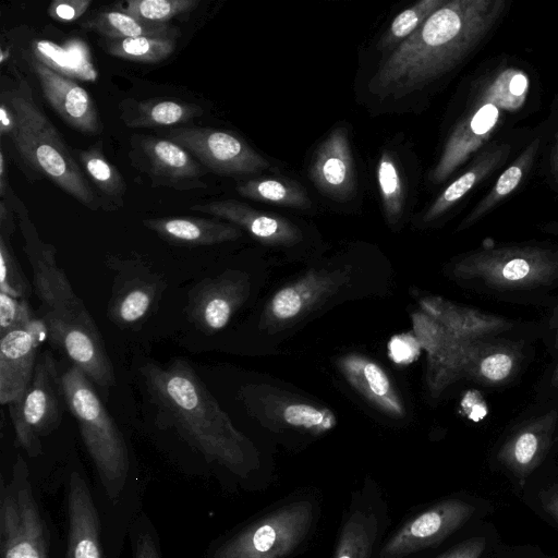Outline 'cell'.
<instances>
[{
  "label": "cell",
  "instance_id": "obj_1",
  "mask_svg": "<svg viewBox=\"0 0 558 558\" xmlns=\"http://www.w3.org/2000/svg\"><path fill=\"white\" fill-rule=\"evenodd\" d=\"M505 8V0L447 1L396 47L372 77L371 92L397 98L441 76L477 46Z\"/></svg>",
  "mask_w": 558,
  "mask_h": 558
},
{
  "label": "cell",
  "instance_id": "obj_2",
  "mask_svg": "<svg viewBox=\"0 0 558 558\" xmlns=\"http://www.w3.org/2000/svg\"><path fill=\"white\" fill-rule=\"evenodd\" d=\"M141 374L168 423L208 462H217L241 476L256 465L251 440L235 428L185 360L177 359L167 367L147 362Z\"/></svg>",
  "mask_w": 558,
  "mask_h": 558
},
{
  "label": "cell",
  "instance_id": "obj_3",
  "mask_svg": "<svg viewBox=\"0 0 558 558\" xmlns=\"http://www.w3.org/2000/svg\"><path fill=\"white\" fill-rule=\"evenodd\" d=\"M15 209L48 338L94 384L108 390L116 385V376L95 320L58 265L54 246L39 238L22 204Z\"/></svg>",
  "mask_w": 558,
  "mask_h": 558
},
{
  "label": "cell",
  "instance_id": "obj_4",
  "mask_svg": "<svg viewBox=\"0 0 558 558\" xmlns=\"http://www.w3.org/2000/svg\"><path fill=\"white\" fill-rule=\"evenodd\" d=\"M1 99L14 112L15 129L10 137L25 162L77 202L97 210L99 198L62 135L35 101L28 81L20 77L13 88L2 93Z\"/></svg>",
  "mask_w": 558,
  "mask_h": 558
},
{
  "label": "cell",
  "instance_id": "obj_5",
  "mask_svg": "<svg viewBox=\"0 0 558 558\" xmlns=\"http://www.w3.org/2000/svg\"><path fill=\"white\" fill-rule=\"evenodd\" d=\"M527 93L529 77L515 68L502 69L486 80L447 138L429 180L438 184L452 174L488 141L506 114L523 106Z\"/></svg>",
  "mask_w": 558,
  "mask_h": 558
},
{
  "label": "cell",
  "instance_id": "obj_6",
  "mask_svg": "<svg viewBox=\"0 0 558 558\" xmlns=\"http://www.w3.org/2000/svg\"><path fill=\"white\" fill-rule=\"evenodd\" d=\"M66 408L76 420L84 445L109 498L119 497L129 472V452L122 433L94 389L93 381L75 364L62 375Z\"/></svg>",
  "mask_w": 558,
  "mask_h": 558
},
{
  "label": "cell",
  "instance_id": "obj_7",
  "mask_svg": "<svg viewBox=\"0 0 558 558\" xmlns=\"http://www.w3.org/2000/svg\"><path fill=\"white\" fill-rule=\"evenodd\" d=\"M451 274L493 289H533L558 278V251L539 246L485 248L460 258Z\"/></svg>",
  "mask_w": 558,
  "mask_h": 558
},
{
  "label": "cell",
  "instance_id": "obj_8",
  "mask_svg": "<svg viewBox=\"0 0 558 558\" xmlns=\"http://www.w3.org/2000/svg\"><path fill=\"white\" fill-rule=\"evenodd\" d=\"M65 407L57 362L49 351H44L24 397L9 405L16 445L29 457L39 456L41 438L59 427Z\"/></svg>",
  "mask_w": 558,
  "mask_h": 558
},
{
  "label": "cell",
  "instance_id": "obj_9",
  "mask_svg": "<svg viewBox=\"0 0 558 558\" xmlns=\"http://www.w3.org/2000/svg\"><path fill=\"white\" fill-rule=\"evenodd\" d=\"M313 519L310 501L291 502L223 542L213 558H286L305 541Z\"/></svg>",
  "mask_w": 558,
  "mask_h": 558
},
{
  "label": "cell",
  "instance_id": "obj_10",
  "mask_svg": "<svg viewBox=\"0 0 558 558\" xmlns=\"http://www.w3.org/2000/svg\"><path fill=\"white\" fill-rule=\"evenodd\" d=\"M0 542L2 558H48L44 521L21 456L14 463L11 483L1 485Z\"/></svg>",
  "mask_w": 558,
  "mask_h": 558
},
{
  "label": "cell",
  "instance_id": "obj_11",
  "mask_svg": "<svg viewBox=\"0 0 558 558\" xmlns=\"http://www.w3.org/2000/svg\"><path fill=\"white\" fill-rule=\"evenodd\" d=\"M168 140L220 175H243L268 169L270 163L236 135L211 128H177Z\"/></svg>",
  "mask_w": 558,
  "mask_h": 558
},
{
  "label": "cell",
  "instance_id": "obj_12",
  "mask_svg": "<svg viewBox=\"0 0 558 558\" xmlns=\"http://www.w3.org/2000/svg\"><path fill=\"white\" fill-rule=\"evenodd\" d=\"M350 279L348 269H312L279 289L266 304L260 327L279 331L289 327L336 294Z\"/></svg>",
  "mask_w": 558,
  "mask_h": 558
},
{
  "label": "cell",
  "instance_id": "obj_13",
  "mask_svg": "<svg viewBox=\"0 0 558 558\" xmlns=\"http://www.w3.org/2000/svg\"><path fill=\"white\" fill-rule=\"evenodd\" d=\"M475 508L460 499H445L401 525L383 545L380 558H403L434 547L464 525Z\"/></svg>",
  "mask_w": 558,
  "mask_h": 558
},
{
  "label": "cell",
  "instance_id": "obj_14",
  "mask_svg": "<svg viewBox=\"0 0 558 558\" xmlns=\"http://www.w3.org/2000/svg\"><path fill=\"white\" fill-rule=\"evenodd\" d=\"M250 295V280L239 270H225L205 278L187 293L185 314L189 320L207 335L223 329Z\"/></svg>",
  "mask_w": 558,
  "mask_h": 558
},
{
  "label": "cell",
  "instance_id": "obj_15",
  "mask_svg": "<svg viewBox=\"0 0 558 558\" xmlns=\"http://www.w3.org/2000/svg\"><path fill=\"white\" fill-rule=\"evenodd\" d=\"M241 396L250 413L269 426L319 435L333 428L337 423L329 409L268 387H245Z\"/></svg>",
  "mask_w": 558,
  "mask_h": 558
},
{
  "label": "cell",
  "instance_id": "obj_16",
  "mask_svg": "<svg viewBox=\"0 0 558 558\" xmlns=\"http://www.w3.org/2000/svg\"><path fill=\"white\" fill-rule=\"evenodd\" d=\"M48 338L41 318L0 337V403L10 405L22 400L32 381L38 352Z\"/></svg>",
  "mask_w": 558,
  "mask_h": 558
},
{
  "label": "cell",
  "instance_id": "obj_17",
  "mask_svg": "<svg viewBox=\"0 0 558 558\" xmlns=\"http://www.w3.org/2000/svg\"><path fill=\"white\" fill-rule=\"evenodd\" d=\"M165 288L163 279L144 264L121 265L108 303L109 319L121 329L138 327L156 308Z\"/></svg>",
  "mask_w": 558,
  "mask_h": 558
},
{
  "label": "cell",
  "instance_id": "obj_18",
  "mask_svg": "<svg viewBox=\"0 0 558 558\" xmlns=\"http://www.w3.org/2000/svg\"><path fill=\"white\" fill-rule=\"evenodd\" d=\"M136 150L138 165L155 186L179 191L205 189L204 167L184 148L170 140L140 136Z\"/></svg>",
  "mask_w": 558,
  "mask_h": 558
},
{
  "label": "cell",
  "instance_id": "obj_19",
  "mask_svg": "<svg viewBox=\"0 0 558 558\" xmlns=\"http://www.w3.org/2000/svg\"><path fill=\"white\" fill-rule=\"evenodd\" d=\"M308 178L325 196L344 202L356 187L354 160L344 128L333 129L314 151Z\"/></svg>",
  "mask_w": 558,
  "mask_h": 558
},
{
  "label": "cell",
  "instance_id": "obj_20",
  "mask_svg": "<svg viewBox=\"0 0 558 558\" xmlns=\"http://www.w3.org/2000/svg\"><path fill=\"white\" fill-rule=\"evenodd\" d=\"M190 208L223 219L265 245L289 247L303 239L298 226L284 217L257 210L235 199L211 201Z\"/></svg>",
  "mask_w": 558,
  "mask_h": 558
},
{
  "label": "cell",
  "instance_id": "obj_21",
  "mask_svg": "<svg viewBox=\"0 0 558 558\" xmlns=\"http://www.w3.org/2000/svg\"><path fill=\"white\" fill-rule=\"evenodd\" d=\"M45 99L62 120L85 134H99L101 122L89 94L75 81L52 71L36 59L32 60Z\"/></svg>",
  "mask_w": 558,
  "mask_h": 558
},
{
  "label": "cell",
  "instance_id": "obj_22",
  "mask_svg": "<svg viewBox=\"0 0 558 558\" xmlns=\"http://www.w3.org/2000/svg\"><path fill=\"white\" fill-rule=\"evenodd\" d=\"M477 341L456 337L441 325L424 335L420 345L426 352V384L433 397L465 378Z\"/></svg>",
  "mask_w": 558,
  "mask_h": 558
},
{
  "label": "cell",
  "instance_id": "obj_23",
  "mask_svg": "<svg viewBox=\"0 0 558 558\" xmlns=\"http://www.w3.org/2000/svg\"><path fill=\"white\" fill-rule=\"evenodd\" d=\"M557 421L551 411L517 429L498 451V461L523 486L529 475L543 462L550 446Z\"/></svg>",
  "mask_w": 558,
  "mask_h": 558
},
{
  "label": "cell",
  "instance_id": "obj_24",
  "mask_svg": "<svg viewBox=\"0 0 558 558\" xmlns=\"http://www.w3.org/2000/svg\"><path fill=\"white\" fill-rule=\"evenodd\" d=\"M68 514L65 558H105L98 513L85 481L76 472L70 477Z\"/></svg>",
  "mask_w": 558,
  "mask_h": 558
},
{
  "label": "cell",
  "instance_id": "obj_25",
  "mask_svg": "<svg viewBox=\"0 0 558 558\" xmlns=\"http://www.w3.org/2000/svg\"><path fill=\"white\" fill-rule=\"evenodd\" d=\"M337 365L345 380L373 407L395 418L404 416V407L384 368L356 353L341 356Z\"/></svg>",
  "mask_w": 558,
  "mask_h": 558
},
{
  "label": "cell",
  "instance_id": "obj_26",
  "mask_svg": "<svg viewBox=\"0 0 558 558\" xmlns=\"http://www.w3.org/2000/svg\"><path fill=\"white\" fill-rule=\"evenodd\" d=\"M418 305L422 312L438 322L451 335L462 339L482 340L510 328L508 320L501 317L457 305L441 296H422Z\"/></svg>",
  "mask_w": 558,
  "mask_h": 558
},
{
  "label": "cell",
  "instance_id": "obj_27",
  "mask_svg": "<svg viewBox=\"0 0 558 558\" xmlns=\"http://www.w3.org/2000/svg\"><path fill=\"white\" fill-rule=\"evenodd\" d=\"M143 225L173 245H214L235 241L243 234L230 222L202 217L149 218Z\"/></svg>",
  "mask_w": 558,
  "mask_h": 558
},
{
  "label": "cell",
  "instance_id": "obj_28",
  "mask_svg": "<svg viewBox=\"0 0 558 558\" xmlns=\"http://www.w3.org/2000/svg\"><path fill=\"white\" fill-rule=\"evenodd\" d=\"M34 59L52 71L73 81L95 82L98 73L92 61L88 46L81 39H71L63 45L50 40L32 44Z\"/></svg>",
  "mask_w": 558,
  "mask_h": 558
},
{
  "label": "cell",
  "instance_id": "obj_29",
  "mask_svg": "<svg viewBox=\"0 0 558 558\" xmlns=\"http://www.w3.org/2000/svg\"><path fill=\"white\" fill-rule=\"evenodd\" d=\"M120 107L123 123L133 129L185 123L203 114L199 106L173 99H128Z\"/></svg>",
  "mask_w": 558,
  "mask_h": 558
},
{
  "label": "cell",
  "instance_id": "obj_30",
  "mask_svg": "<svg viewBox=\"0 0 558 558\" xmlns=\"http://www.w3.org/2000/svg\"><path fill=\"white\" fill-rule=\"evenodd\" d=\"M508 145H495L485 150L473 163L451 182L425 211L422 221L430 222L444 215L450 207L466 195L477 183L490 174L507 159Z\"/></svg>",
  "mask_w": 558,
  "mask_h": 558
},
{
  "label": "cell",
  "instance_id": "obj_31",
  "mask_svg": "<svg viewBox=\"0 0 558 558\" xmlns=\"http://www.w3.org/2000/svg\"><path fill=\"white\" fill-rule=\"evenodd\" d=\"M519 363L520 352L513 344L478 340L465 378L486 385H498L513 376Z\"/></svg>",
  "mask_w": 558,
  "mask_h": 558
},
{
  "label": "cell",
  "instance_id": "obj_32",
  "mask_svg": "<svg viewBox=\"0 0 558 558\" xmlns=\"http://www.w3.org/2000/svg\"><path fill=\"white\" fill-rule=\"evenodd\" d=\"M85 28L97 32L107 39L136 37L175 38L179 31L170 25H156L142 22L119 10L102 11L83 23Z\"/></svg>",
  "mask_w": 558,
  "mask_h": 558
},
{
  "label": "cell",
  "instance_id": "obj_33",
  "mask_svg": "<svg viewBox=\"0 0 558 558\" xmlns=\"http://www.w3.org/2000/svg\"><path fill=\"white\" fill-rule=\"evenodd\" d=\"M238 193L248 199L283 207L307 209L311 198L303 185L282 178H256L236 186Z\"/></svg>",
  "mask_w": 558,
  "mask_h": 558
},
{
  "label": "cell",
  "instance_id": "obj_34",
  "mask_svg": "<svg viewBox=\"0 0 558 558\" xmlns=\"http://www.w3.org/2000/svg\"><path fill=\"white\" fill-rule=\"evenodd\" d=\"M378 527L374 512L352 509L342 525L333 558H369Z\"/></svg>",
  "mask_w": 558,
  "mask_h": 558
},
{
  "label": "cell",
  "instance_id": "obj_35",
  "mask_svg": "<svg viewBox=\"0 0 558 558\" xmlns=\"http://www.w3.org/2000/svg\"><path fill=\"white\" fill-rule=\"evenodd\" d=\"M539 141H533L498 178L488 194L474 207L471 214L462 221L459 230L465 229L481 219L497 204L509 196L521 183L531 168L538 149Z\"/></svg>",
  "mask_w": 558,
  "mask_h": 558
},
{
  "label": "cell",
  "instance_id": "obj_36",
  "mask_svg": "<svg viewBox=\"0 0 558 558\" xmlns=\"http://www.w3.org/2000/svg\"><path fill=\"white\" fill-rule=\"evenodd\" d=\"M377 183L387 223L397 225L403 214L404 185L396 158L389 150H384L379 158Z\"/></svg>",
  "mask_w": 558,
  "mask_h": 558
},
{
  "label": "cell",
  "instance_id": "obj_37",
  "mask_svg": "<svg viewBox=\"0 0 558 558\" xmlns=\"http://www.w3.org/2000/svg\"><path fill=\"white\" fill-rule=\"evenodd\" d=\"M109 54L133 62L158 63L166 60L175 49V38L136 37L107 39Z\"/></svg>",
  "mask_w": 558,
  "mask_h": 558
},
{
  "label": "cell",
  "instance_id": "obj_38",
  "mask_svg": "<svg viewBox=\"0 0 558 558\" xmlns=\"http://www.w3.org/2000/svg\"><path fill=\"white\" fill-rule=\"evenodd\" d=\"M101 148V142H99L87 149L80 150L78 160L88 179L102 194L121 201L126 190L125 181L117 168L107 160Z\"/></svg>",
  "mask_w": 558,
  "mask_h": 558
},
{
  "label": "cell",
  "instance_id": "obj_39",
  "mask_svg": "<svg viewBox=\"0 0 558 558\" xmlns=\"http://www.w3.org/2000/svg\"><path fill=\"white\" fill-rule=\"evenodd\" d=\"M198 4V0H129L117 5L119 11L142 22L167 25L169 20L195 10Z\"/></svg>",
  "mask_w": 558,
  "mask_h": 558
},
{
  "label": "cell",
  "instance_id": "obj_40",
  "mask_svg": "<svg viewBox=\"0 0 558 558\" xmlns=\"http://www.w3.org/2000/svg\"><path fill=\"white\" fill-rule=\"evenodd\" d=\"M446 3L447 0H421L407 8L393 19L380 41V47L388 49L396 45L398 47Z\"/></svg>",
  "mask_w": 558,
  "mask_h": 558
},
{
  "label": "cell",
  "instance_id": "obj_41",
  "mask_svg": "<svg viewBox=\"0 0 558 558\" xmlns=\"http://www.w3.org/2000/svg\"><path fill=\"white\" fill-rule=\"evenodd\" d=\"M0 292L27 300L32 286L24 275L10 243V236L0 233Z\"/></svg>",
  "mask_w": 558,
  "mask_h": 558
},
{
  "label": "cell",
  "instance_id": "obj_42",
  "mask_svg": "<svg viewBox=\"0 0 558 558\" xmlns=\"http://www.w3.org/2000/svg\"><path fill=\"white\" fill-rule=\"evenodd\" d=\"M35 317L27 300L16 299L0 292V337L11 330L26 326Z\"/></svg>",
  "mask_w": 558,
  "mask_h": 558
},
{
  "label": "cell",
  "instance_id": "obj_43",
  "mask_svg": "<svg viewBox=\"0 0 558 558\" xmlns=\"http://www.w3.org/2000/svg\"><path fill=\"white\" fill-rule=\"evenodd\" d=\"M421 345L413 333L395 335L388 342V355L396 364H410L421 353Z\"/></svg>",
  "mask_w": 558,
  "mask_h": 558
},
{
  "label": "cell",
  "instance_id": "obj_44",
  "mask_svg": "<svg viewBox=\"0 0 558 558\" xmlns=\"http://www.w3.org/2000/svg\"><path fill=\"white\" fill-rule=\"evenodd\" d=\"M90 4V0H56L50 3L48 13L57 21L71 22L82 16Z\"/></svg>",
  "mask_w": 558,
  "mask_h": 558
},
{
  "label": "cell",
  "instance_id": "obj_45",
  "mask_svg": "<svg viewBox=\"0 0 558 558\" xmlns=\"http://www.w3.org/2000/svg\"><path fill=\"white\" fill-rule=\"evenodd\" d=\"M486 546V538L476 536L461 542L438 558H481Z\"/></svg>",
  "mask_w": 558,
  "mask_h": 558
},
{
  "label": "cell",
  "instance_id": "obj_46",
  "mask_svg": "<svg viewBox=\"0 0 558 558\" xmlns=\"http://www.w3.org/2000/svg\"><path fill=\"white\" fill-rule=\"evenodd\" d=\"M134 558H161L151 533L138 532L134 541Z\"/></svg>",
  "mask_w": 558,
  "mask_h": 558
},
{
  "label": "cell",
  "instance_id": "obj_47",
  "mask_svg": "<svg viewBox=\"0 0 558 558\" xmlns=\"http://www.w3.org/2000/svg\"><path fill=\"white\" fill-rule=\"evenodd\" d=\"M539 499L544 510L558 522V484L541 493Z\"/></svg>",
  "mask_w": 558,
  "mask_h": 558
},
{
  "label": "cell",
  "instance_id": "obj_48",
  "mask_svg": "<svg viewBox=\"0 0 558 558\" xmlns=\"http://www.w3.org/2000/svg\"><path fill=\"white\" fill-rule=\"evenodd\" d=\"M15 129V116L11 107L1 99L0 104V134L11 136Z\"/></svg>",
  "mask_w": 558,
  "mask_h": 558
},
{
  "label": "cell",
  "instance_id": "obj_49",
  "mask_svg": "<svg viewBox=\"0 0 558 558\" xmlns=\"http://www.w3.org/2000/svg\"><path fill=\"white\" fill-rule=\"evenodd\" d=\"M9 184L7 179V170H5V159L4 154L1 150L0 153V196L3 199L5 197V193L9 192Z\"/></svg>",
  "mask_w": 558,
  "mask_h": 558
},
{
  "label": "cell",
  "instance_id": "obj_50",
  "mask_svg": "<svg viewBox=\"0 0 558 558\" xmlns=\"http://www.w3.org/2000/svg\"><path fill=\"white\" fill-rule=\"evenodd\" d=\"M550 170H551V174L554 175L555 181L558 184V140L556 142V145H555L553 154H551Z\"/></svg>",
  "mask_w": 558,
  "mask_h": 558
},
{
  "label": "cell",
  "instance_id": "obj_51",
  "mask_svg": "<svg viewBox=\"0 0 558 558\" xmlns=\"http://www.w3.org/2000/svg\"><path fill=\"white\" fill-rule=\"evenodd\" d=\"M551 385L554 387H558V365L556 366L553 377H551Z\"/></svg>",
  "mask_w": 558,
  "mask_h": 558
},
{
  "label": "cell",
  "instance_id": "obj_52",
  "mask_svg": "<svg viewBox=\"0 0 558 558\" xmlns=\"http://www.w3.org/2000/svg\"><path fill=\"white\" fill-rule=\"evenodd\" d=\"M555 344H556V347H558V332H557V336H556Z\"/></svg>",
  "mask_w": 558,
  "mask_h": 558
}]
</instances>
